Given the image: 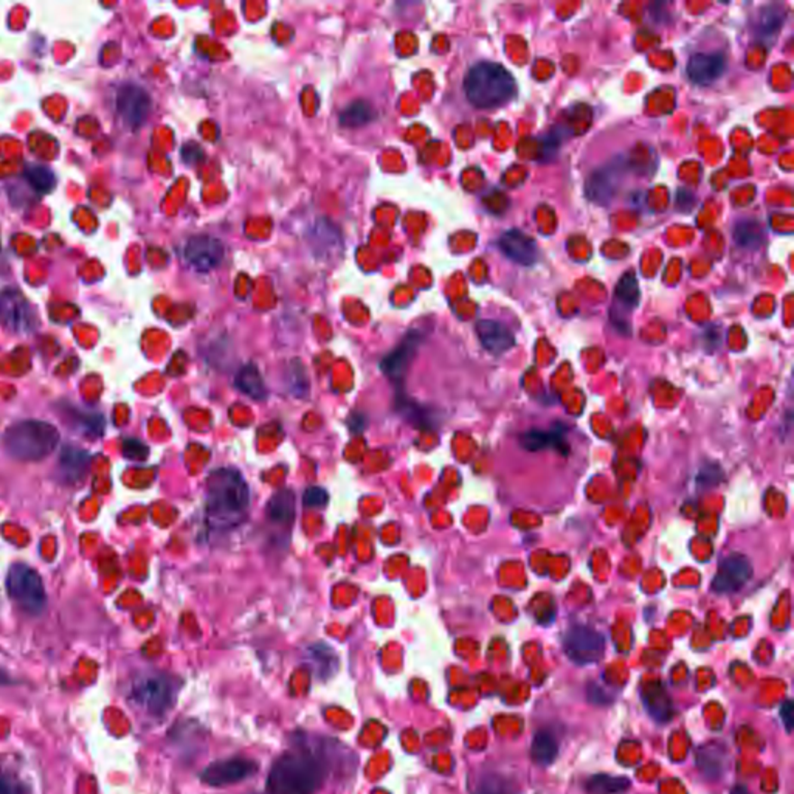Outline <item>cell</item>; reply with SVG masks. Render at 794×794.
<instances>
[{
    "instance_id": "cell-1",
    "label": "cell",
    "mask_w": 794,
    "mask_h": 794,
    "mask_svg": "<svg viewBox=\"0 0 794 794\" xmlns=\"http://www.w3.org/2000/svg\"><path fill=\"white\" fill-rule=\"evenodd\" d=\"M250 506V489L243 475L232 467L213 472L207 481L205 515L216 531L236 528L245 519Z\"/></svg>"
},
{
    "instance_id": "cell-2",
    "label": "cell",
    "mask_w": 794,
    "mask_h": 794,
    "mask_svg": "<svg viewBox=\"0 0 794 794\" xmlns=\"http://www.w3.org/2000/svg\"><path fill=\"white\" fill-rule=\"evenodd\" d=\"M325 779L320 759L308 751H291L273 763L267 794H315Z\"/></svg>"
},
{
    "instance_id": "cell-3",
    "label": "cell",
    "mask_w": 794,
    "mask_h": 794,
    "mask_svg": "<svg viewBox=\"0 0 794 794\" xmlns=\"http://www.w3.org/2000/svg\"><path fill=\"white\" fill-rule=\"evenodd\" d=\"M466 95L475 107L494 109L508 105L517 94L512 75L496 62H478L464 81Z\"/></svg>"
},
{
    "instance_id": "cell-4",
    "label": "cell",
    "mask_w": 794,
    "mask_h": 794,
    "mask_svg": "<svg viewBox=\"0 0 794 794\" xmlns=\"http://www.w3.org/2000/svg\"><path fill=\"white\" fill-rule=\"evenodd\" d=\"M60 444V431L44 420H23L4 436V447L12 458L33 463L47 458Z\"/></svg>"
},
{
    "instance_id": "cell-5",
    "label": "cell",
    "mask_w": 794,
    "mask_h": 794,
    "mask_svg": "<svg viewBox=\"0 0 794 794\" xmlns=\"http://www.w3.org/2000/svg\"><path fill=\"white\" fill-rule=\"evenodd\" d=\"M6 588L10 597L16 602L17 607L27 614L38 616L47 605V595L42 579L28 565L23 563L13 565L6 577Z\"/></svg>"
},
{
    "instance_id": "cell-6",
    "label": "cell",
    "mask_w": 794,
    "mask_h": 794,
    "mask_svg": "<svg viewBox=\"0 0 794 794\" xmlns=\"http://www.w3.org/2000/svg\"><path fill=\"white\" fill-rule=\"evenodd\" d=\"M177 684L163 673H149L133 684L131 697L152 716H163L176 701Z\"/></svg>"
},
{
    "instance_id": "cell-7",
    "label": "cell",
    "mask_w": 794,
    "mask_h": 794,
    "mask_svg": "<svg viewBox=\"0 0 794 794\" xmlns=\"http://www.w3.org/2000/svg\"><path fill=\"white\" fill-rule=\"evenodd\" d=\"M0 321L10 331L28 334L36 329L38 315L23 293L6 289L0 293Z\"/></svg>"
},
{
    "instance_id": "cell-8",
    "label": "cell",
    "mask_w": 794,
    "mask_h": 794,
    "mask_svg": "<svg viewBox=\"0 0 794 794\" xmlns=\"http://www.w3.org/2000/svg\"><path fill=\"white\" fill-rule=\"evenodd\" d=\"M605 649V641L599 632L577 625L568 630L565 636V651L571 661L579 666H588L599 661Z\"/></svg>"
},
{
    "instance_id": "cell-9",
    "label": "cell",
    "mask_w": 794,
    "mask_h": 794,
    "mask_svg": "<svg viewBox=\"0 0 794 794\" xmlns=\"http://www.w3.org/2000/svg\"><path fill=\"white\" fill-rule=\"evenodd\" d=\"M752 576V567L746 556L733 552L718 563L717 574L712 580V590L718 595H731L743 588Z\"/></svg>"
},
{
    "instance_id": "cell-10",
    "label": "cell",
    "mask_w": 794,
    "mask_h": 794,
    "mask_svg": "<svg viewBox=\"0 0 794 794\" xmlns=\"http://www.w3.org/2000/svg\"><path fill=\"white\" fill-rule=\"evenodd\" d=\"M256 772V763L244 757H233L217 761L205 768L202 780L211 787H226L232 783L243 782Z\"/></svg>"
},
{
    "instance_id": "cell-11",
    "label": "cell",
    "mask_w": 794,
    "mask_h": 794,
    "mask_svg": "<svg viewBox=\"0 0 794 794\" xmlns=\"http://www.w3.org/2000/svg\"><path fill=\"white\" fill-rule=\"evenodd\" d=\"M224 245L211 236H194L185 247V260L196 272H211L224 260Z\"/></svg>"
},
{
    "instance_id": "cell-12",
    "label": "cell",
    "mask_w": 794,
    "mask_h": 794,
    "mask_svg": "<svg viewBox=\"0 0 794 794\" xmlns=\"http://www.w3.org/2000/svg\"><path fill=\"white\" fill-rule=\"evenodd\" d=\"M116 111L122 115L123 122L129 126L143 125L151 112L148 92L135 84L123 86L116 95Z\"/></svg>"
},
{
    "instance_id": "cell-13",
    "label": "cell",
    "mask_w": 794,
    "mask_h": 794,
    "mask_svg": "<svg viewBox=\"0 0 794 794\" xmlns=\"http://www.w3.org/2000/svg\"><path fill=\"white\" fill-rule=\"evenodd\" d=\"M500 250L509 260L522 265L534 264L537 260V244L532 237L520 230H509L503 233L498 241Z\"/></svg>"
},
{
    "instance_id": "cell-14",
    "label": "cell",
    "mask_w": 794,
    "mask_h": 794,
    "mask_svg": "<svg viewBox=\"0 0 794 794\" xmlns=\"http://www.w3.org/2000/svg\"><path fill=\"white\" fill-rule=\"evenodd\" d=\"M726 61L720 53H697L690 58L688 73L695 84L709 86L722 77Z\"/></svg>"
},
{
    "instance_id": "cell-15",
    "label": "cell",
    "mask_w": 794,
    "mask_h": 794,
    "mask_svg": "<svg viewBox=\"0 0 794 794\" xmlns=\"http://www.w3.org/2000/svg\"><path fill=\"white\" fill-rule=\"evenodd\" d=\"M476 332L480 337L481 345L489 351V353L500 354L506 353L515 345V337L512 332L509 331L506 326L494 320H481L476 325Z\"/></svg>"
},
{
    "instance_id": "cell-16",
    "label": "cell",
    "mask_w": 794,
    "mask_h": 794,
    "mask_svg": "<svg viewBox=\"0 0 794 794\" xmlns=\"http://www.w3.org/2000/svg\"><path fill=\"white\" fill-rule=\"evenodd\" d=\"M621 174H623V163H614V162L604 166L602 170H597L588 183V196L596 202L601 204L607 202L618 188Z\"/></svg>"
},
{
    "instance_id": "cell-17",
    "label": "cell",
    "mask_w": 794,
    "mask_h": 794,
    "mask_svg": "<svg viewBox=\"0 0 794 794\" xmlns=\"http://www.w3.org/2000/svg\"><path fill=\"white\" fill-rule=\"evenodd\" d=\"M88 464H90V453L78 447H64L60 457V472L62 480L72 485L75 481L81 480L88 472Z\"/></svg>"
},
{
    "instance_id": "cell-18",
    "label": "cell",
    "mask_w": 794,
    "mask_h": 794,
    "mask_svg": "<svg viewBox=\"0 0 794 794\" xmlns=\"http://www.w3.org/2000/svg\"><path fill=\"white\" fill-rule=\"evenodd\" d=\"M418 345V337H410L401 346L396 347L390 355H386L382 362V370L386 375H390L392 379H397L405 373L409 366L410 360L413 357Z\"/></svg>"
},
{
    "instance_id": "cell-19",
    "label": "cell",
    "mask_w": 794,
    "mask_h": 794,
    "mask_svg": "<svg viewBox=\"0 0 794 794\" xmlns=\"http://www.w3.org/2000/svg\"><path fill=\"white\" fill-rule=\"evenodd\" d=\"M239 392L247 394L254 401H265L267 399V390H265L264 381L261 377L260 371L254 365L248 364L237 371L236 379H235Z\"/></svg>"
},
{
    "instance_id": "cell-20",
    "label": "cell",
    "mask_w": 794,
    "mask_h": 794,
    "mask_svg": "<svg viewBox=\"0 0 794 794\" xmlns=\"http://www.w3.org/2000/svg\"><path fill=\"white\" fill-rule=\"evenodd\" d=\"M269 519L275 523L289 524L295 515V495L289 489L276 492L267 506Z\"/></svg>"
},
{
    "instance_id": "cell-21",
    "label": "cell",
    "mask_w": 794,
    "mask_h": 794,
    "mask_svg": "<svg viewBox=\"0 0 794 794\" xmlns=\"http://www.w3.org/2000/svg\"><path fill=\"white\" fill-rule=\"evenodd\" d=\"M532 759L541 767L551 765L559 756V743L549 731H539L532 740Z\"/></svg>"
},
{
    "instance_id": "cell-22",
    "label": "cell",
    "mask_w": 794,
    "mask_h": 794,
    "mask_svg": "<svg viewBox=\"0 0 794 794\" xmlns=\"http://www.w3.org/2000/svg\"><path fill=\"white\" fill-rule=\"evenodd\" d=\"M614 301L618 304L621 310L630 312L633 310L638 303H640V287H638V280L636 276L629 272L619 280L616 293H614Z\"/></svg>"
},
{
    "instance_id": "cell-23",
    "label": "cell",
    "mask_w": 794,
    "mask_h": 794,
    "mask_svg": "<svg viewBox=\"0 0 794 794\" xmlns=\"http://www.w3.org/2000/svg\"><path fill=\"white\" fill-rule=\"evenodd\" d=\"M725 762H726V756L723 754L722 748L712 746V744L700 748L698 754H697L698 767L709 779H717L722 776Z\"/></svg>"
},
{
    "instance_id": "cell-24",
    "label": "cell",
    "mask_w": 794,
    "mask_h": 794,
    "mask_svg": "<svg viewBox=\"0 0 794 794\" xmlns=\"http://www.w3.org/2000/svg\"><path fill=\"white\" fill-rule=\"evenodd\" d=\"M69 418L72 420L73 429L88 436V438H98L103 435L105 430V420L101 414L90 413V411H83V410H72V413L69 414Z\"/></svg>"
},
{
    "instance_id": "cell-25",
    "label": "cell",
    "mask_w": 794,
    "mask_h": 794,
    "mask_svg": "<svg viewBox=\"0 0 794 794\" xmlns=\"http://www.w3.org/2000/svg\"><path fill=\"white\" fill-rule=\"evenodd\" d=\"M783 17L785 13L782 12V8L767 6L765 10H762L756 23L757 36L761 39L774 38L782 27Z\"/></svg>"
},
{
    "instance_id": "cell-26",
    "label": "cell",
    "mask_w": 794,
    "mask_h": 794,
    "mask_svg": "<svg viewBox=\"0 0 794 794\" xmlns=\"http://www.w3.org/2000/svg\"><path fill=\"white\" fill-rule=\"evenodd\" d=\"M644 703L649 712L660 722H668L672 717V701L660 686L655 689L647 690Z\"/></svg>"
},
{
    "instance_id": "cell-27",
    "label": "cell",
    "mask_w": 794,
    "mask_h": 794,
    "mask_svg": "<svg viewBox=\"0 0 794 794\" xmlns=\"http://www.w3.org/2000/svg\"><path fill=\"white\" fill-rule=\"evenodd\" d=\"M630 789L627 778H614L607 774H599L590 779L586 789L591 794H623Z\"/></svg>"
},
{
    "instance_id": "cell-28",
    "label": "cell",
    "mask_w": 794,
    "mask_h": 794,
    "mask_svg": "<svg viewBox=\"0 0 794 794\" xmlns=\"http://www.w3.org/2000/svg\"><path fill=\"white\" fill-rule=\"evenodd\" d=\"M374 118V111L368 103L364 101H355L353 105L347 106L346 109L340 115V122L343 126H362L370 123Z\"/></svg>"
},
{
    "instance_id": "cell-29",
    "label": "cell",
    "mask_w": 794,
    "mask_h": 794,
    "mask_svg": "<svg viewBox=\"0 0 794 794\" xmlns=\"http://www.w3.org/2000/svg\"><path fill=\"white\" fill-rule=\"evenodd\" d=\"M25 179L39 193H49L55 187V174L47 166L30 165L25 170Z\"/></svg>"
},
{
    "instance_id": "cell-30",
    "label": "cell",
    "mask_w": 794,
    "mask_h": 794,
    "mask_svg": "<svg viewBox=\"0 0 794 794\" xmlns=\"http://www.w3.org/2000/svg\"><path fill=\"white\" fill-rule=\"evenodd\" d=\"M562 436L556 431L532 430L522 436V444L528 450H541L545 447L560 446Z\"/></svg>"
},
{
    "instance_id": "cell-31",
    "label": "cell",
    "mask_w": 794,
    "mask_h": 794,
    "mask_svg": "<svg viewBox=\"0 0 794 794\" xmlns=\"http://www.w3.org/2000/svg\"><path fill=\"white\" fill-rule=\"evenodd\" d=\"M0 794H25V785L19 779L0 767Z\"/></svg>"
},
{
    "instance_id": "cell-32",
    "label": "cell",
    "mask_w": 794,
    "mask_h": 794,
    "mask_svg": "<svg viewBox=\"0 0 794 794\" xmlns=\"http://www.w3.org/2000/svg\"><path fill=\"white\" fill-rule=\"evenodd\" d=\"M328 492L321 487H309L304 492L303 502L308 508H323L328 503Z\"/></svg>"
},
{
    "instance_id": "cell-33",
    "label": "cell",
    "mask_w": 794,
    "mask_h": 794,
    "mask_svg": "<svg viewBox=\"0 0 794 794\" xmlns=\"http://www.w3.org/2000/svg\"><path fill=\"white\" fill-rule=\"evenodd\" d=\"M125 455L131 459H144L148 457V447L137 441V439H126L125 441Z\"/></svg>"
},
{
    "instance_id": "cell-34",
    "label": "cell",
    "mask_w": 794,
    "mask_h": 794,
    "mask_svg": "<svg viewBox=\"0 0 794 794\" xmlns=\"http://www.w3.org/2000/svg\"><path fill=\"white\" fill-rule=\"evenodd\" d=\"M475 794H509V791L500 779L491 778L483 780Z\"/></svg>"
},
{
    "instance_id": "cell-35",
    "label": "cell",
    "mask_w": 794,
    "mask_h": 794,
    "mask_svg": "<svg viewBox=\"0 0 794 794\" xmlns=\"http://www.w3.org/2000/svg\"><path fill=\"white\" fill-rule=\"evenodd\" d=\"M780 717H782L783 725H785V728L787 731H791L793 728V703L791 701H785L783 703L782 707H780Z\"/></svg>"
},
{
    "instance_id": "cell-36",
    "label": "cell",
    "mask_w": 794,
    "mask_h": 794,
    "mask_svg": "<svg viewBox=\"0 0 794 794\" xmlns=\"http://www.w3.org/2000/svg\"><path fill=\"white\" fill-rule=\"evenodd\" d=\"M8 684H12V679L8 677V673L4 669H0V686H8Z\"/></svg>"
},
{
    "instance_id": "cell-37",
    "label": "cell",
    "mask_w": 794,
    "mask_h": 794,
    "mask_svg": "<svg viewBox=\"0 0 794 794\" xmlns=\"http://www.w3.org/2000/svg\"><path fill=\"white\" fill-rule=\"evenodd\" d=\"M731 794H748V791H746L744 787H735V789L731 791Z\"/></svg>"
}]
</instances>
